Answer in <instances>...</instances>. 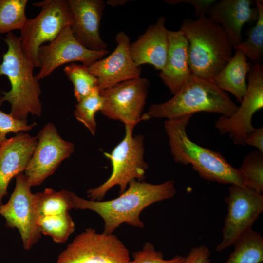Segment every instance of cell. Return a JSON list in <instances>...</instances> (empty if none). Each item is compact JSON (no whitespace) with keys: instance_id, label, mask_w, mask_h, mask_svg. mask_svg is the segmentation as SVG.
Segmentation results:
<instances>
[{"instance_id":"obj_1","label":"cell","mask_w":263,"mask_h":263,"mask_svg":"<svg viewBox=\"0 0 263 263\" xmlns=\"http://www.w3.org/2000/svg\"><path fill=\"white\" fill-rule=\"evenodd\" d=\"M176 192L173 180L158 184L132 180L124 192L112 200H87L73 192L72 198L74 209H88L98 214L104 222L103 232L110 234L123 223L143 228L141 212L153 203L172 198Z\"/></svg>"},{"instance_id":"obj_2","label":"cell","mask_w":263,"mask_h":263,"mask_svg":"<svg viewBox=\"0 0 263 263\" xmlns=\"http://www.w3.org/2000/svg\"><path fill=\"white\" fill-rule=\"evenodd\" d=\"M192 116L184 115L167 119L164 122L174 160L185 165H191L206 180L244 186L238 169L233 167L220 152L201 146L188 137L186 127Z\"/></svg>"},{"instance_id":"obj_3","label":"cell","mask_w":263,"mask_h":263,"mask_svg":"<svg viewBox=\"0 0 263 263\" xmlns=\"http://www.w3.org/2000/svg\"><path fill=\"white\" fill-rule=\"evenodd\" d=\"M179 30L188 42L191 74L212 80L232 57L233 47L225 31L206 15L195 19L186 18Z\"/></svg>"},{"instance_id":"obj_4","label":"cell","mask_w":263,"mask_h":263,"mask_svg":"<svg viewBox=\"0 0 263 263\" xmlns=\"http://www.w3.org/2000/svg\"><path fill=\"white\" fill-rule=\"evenodd\" d=\"M4 41L8 49L0 64V77H8L11 89L2 92L3 96H0V106L5 101L9 102L11 106L10 114L17 119L26 120L29 113L40 116L41 90L33 74L34 67L23 52L19 37L10 32Z\"/></svg>"},{"instance_id":"obj_5","label":"cell","mask_w":263,"mask_h":263,"mask_svg":"<svg viewBox=\"0 0 263 263\" xmlns=\"http://www.w3.org/2000/svg\"><path fill=\"white\" fill-rule=\"evenodd\" d=\"M228 94L212 80L190 74L180 90L166 102L154 104L145 113L148 119H172L197 112L217 113L229 117L238 109Z\"/></svg>"},{"instance_id":"obj_6","label":"cell","mask_w":263,"mask_h":263,"mask_svg":"<svg viewBox=\"0 0 263 263\" xmlns=\"http://www.w3.org/2000/svg\"><path fill=\"white\" fill-rule=\"evenodd\" d=\"M135 126L125 125L123 139L111 153L104 152L112 165V173L108 179L99 186L89 189L87 197L92 201H101L106 193L115 186L119 188V194L124 192L132 180L143 181L148 165L144 160V136H133Z\"/></svg>"},{"instance_id":"obj_7","label":"cell","mask_w":263,"mask_h":263,"mask_svg":"<svg viewBox=\"0 0 263 263\" xmlns=\"http://www.w3.org/2000/svg\"><path fill=\"white\" fill-rule=\"evenodd\" d=\"M41 8L34 18L28 19L19 36L23 52L34 68H39L38 51L43 43L54 40L67 26L73 17L68 0H45L35 2Z\"/></svg>"},{"instance_id":"obj_8","label":"cell","mask_w":263,"mask_h":263,"mask_svg":"<svg viewBox=\"0 0 263 263\" xmlns=\"http://www.w3.org/2000/svg\"><path fill=\"white\" fill-rule=\"evenodd\" d=\"M129 251L113 234L88 228L58 255L56 263H129Z\"/></svg>"},{"instance_id":"obj_9","label":"cell","mask_w":263,"mask_h":263,"mask_svg":"<svg viewBox=\"0 0 263 263\" xmlns=\"http://www.w3.org/2000/svg\"><path fill=\"white\" fill-rule=\"evenodd\" d=\"M227 214L222 230L223 238L216 250L221 252L233 245L252 229L263 211V195L244 186L230 185L225 198Z\"/></svg>"},{"instance_id":"obj_10","label":"cell","mask_w":263,"mask_h":263,"mask_svg":"<svg viewBox=\"0 0 263 263\" xmlns=\"http://www.w3.org/2000/svg\"><path fill=\"white\" fill-rule=\"evenodd\" d=\"M149 80L139 77L125 81L100 91L103 99L102 114L125 125L136 124L148 120L143 111L150 87Z\"/></svg>"},{"instance_id":"obj_11","label":"cell","mask_w":263,"mask_h":263,"mask_svg":"<svg viewBox=\"0 0 263 263\" xmlns=\"http://www.w3.org/2000/svg\"><path fill=\"white\" fill-rule=\"evenodd\" d=\"M31 187L24 174L17 175L15 188L9 201L0 205V215L5 219L6 226L18 229L26 250L31 249L41 234Z\"/></svg>"},{"instance_id":"obj_12","label":"cell","mask_w":263,"mask_h":263,"mask_svg":"<svg viewBox=\"0 0 263 263\" xmlns=\"http://www.w3.org/2000/svg\"><path fill=\"white\" fill-rule=\"evenodd\" d=\"M36 137L37 145L24 170L31 187L41 184L53 174L75 150L74 144L63 139L51 122L43 127Z\"/></svg>"},{"instance_id":"obj_13","label":"cell","mask_w":263,"mask_h":263,"mask_svg":"<svg viewBox=\"0 0 263 263\" xmlns=\"http://www.w3.org/2000/svg\"><path fill=\"white\" fill-rule=\"evenodd\" d=\"M263 108V67L251 64L248 84L241 105L230 117L220 116L215 127L221 134H227L236 145H245L247 134L254 128L251 120L254 114Z\"/></svg>"},{"instance_id":"obj_14","label":"cell","mask_w":263,"mask_h":263,"mask_svg":"<svg viewBox=\"0 0 263 263\" xmlns=\"http://www.w3.org/2000/svg\"><path fill=\"white\" fill-rule=\"evenodd\" d=\"M109 52L108 50L95 51L85 48L75 38L71 26H67L54 40L39 47L38 58L40 69L36 78L38 80L45 78L69 62L79 61L88 67Z\"/></svg>"},{"instance_id":"obj_15","label":"cell","mask_w":263,"mask_h":263,"mask_svg":"<svg viewBox=\"0 0 263 263\" xmlns=\"http://www.w3.org/2000/svg\"><path fill=\"white\" fill-rule=\"evenodd\" d=\"M115 41L116 47L109 56L87 67L97 79L99 91L140 77L141 67L135 64L130 54L129 37L120 31L116 34Z\"/></svg>"},{"instance_id":"obj_16","label":"cell","mask_w":263,"mask_h":263,"mask_svg":"<svg viewBox=\"0 0 263 263\" xmlns=\"http://www.w3.org/2000/svg\"><path fill=\"white\" fill-rule=\"evenodd\" d=\"M68 2L73 17L71 29L77 41L91 50H106L107 44L99 33L105 2L102 0H68Z\"/></svg>"},{"instance_id":"obj_17","label":"cell","mask_w":263,"mask_h":263,"mask_svg":"<svg viewBox=\"0 0 263 263\" xmlns=\"http://www.w3.org/2000/svg\"><path fill=\"white\" fill-rule=\"evenodd\" d=\"M37 143L36 137L20 132L0 144V205L11 180L25 170Z\"/></svg>"},{"instance_id":"obj_18","label":"cell","mask_w":263,"mask_h":263,"mask_svg":"<svg viewBox=\"0 0 263 263\" xmlns=\"http://www.w3.org/2000/svg\"><path fill=\"white\" fill-rule=\"evenodd\" d=\"M252 0H221L208 10L207 17L225 31L234 49L243 41L242 29L246 23L256 21L257 8H252Z\"/></svg>"},{"instance_id":"obj_19","label":"cell","mask_w":263,"mask_h":263,"mask_svg":"<svg viewBox=\"0 0 263 263\" xmlns=\"http://www.w3.org/2000/svg\"><path fill=\"white\" fill-rule=\"evenodd\" d=\"M165 22L164 17L158 18L136 41L130 43V54L137 66L150 64L160 71L164 68L169 48Z\"/></svg>"},{"instance_id":"obj_20","label":"cell","mask_w":263,"mask_h":263,"mask_svg":"<svg viewBox=\"0 0 263 263\" xmlns=\"http://www.w3.org/2000/svg\"><path fill=\"white\" fill-rule=\"evenodd\" d=\"M169 48L166 63L159 77L174 94L190 74L188 63V42L181 31L168 30Z\"/></svg>"},{"instance_id":"obj_21","label":"cell","mask_w":263,"mask_h":263,"mask_svg":"<svg viewBox=\"0 0 263 263\" xmlns=\"http://www.w3.org/2000/svg\"><path fill=\"white\" fill-rule=\"evenodd\" d=\"M250 66L251 63L247 61L244 51L237 49L225 67L212 80L220 89L231 93L241 103L246 91V76Z\"/></svg>"},{"instance_id":"obj_22","label":"cell","mask_w":263,"mask_h":263,"mask_svg":"<svg viewBox=\"0 0 263 263\" xmlns=\"http://www.w3.org/2000/svg\"><path fill=\"white\" fill-rule=\"evenodd\" d=\"M34 204L38 218L69 212L73 209L72 192L47 188L33 194Z\"/></svg>"},{"instance_id":"obj_23","label":"cell","mask_w":263,"mask_h":263,"mask_svg":"<svg viewBox=\"0 0 263 263\" xmlns=\"http://www.w3.org/2000/svg\"><path fill=\"white\" fill-rule=\"evenodd\" d=\"M233 251L225 263H261L263 261V238L252 228L233 244Z\"/></svg>"},{"instance_id":"obj_24","label":"cell","mask_w":263,"mask_h":263,"mask_svg":"<svg viewBox=\"0 0 263 263\" xmlns=\"http://www.w3.org/2000/svg\"><path fill=\"white\" fill-rule=\"evenodd\" d=\"M27 0H0V34L21 30L28 18L25 14Z\"/></svg>"},{"instance_id":"obj_25","label":"cell","mask_w":263,"mask_h":263,"mask_svg":"<svg viewBox=\"0 0 263 263\" xmlns=\"http://www.w3.org/2000/svg\"><path fill=\"white\" fill-rule=\"evenodd\" d=\"M38 224L40 232L51 237L56 243H63L75 229V225L69 212L39 217Z\"/></svg>"},{"instance_id":"obj_26","label":"cell","mask_w":263,"mask_h":263,"mask_svg":"<svg viewBox=\"0 0 263 263\" xmlns=\"http://www.w3.org/2000/svg\"><path fill=\"white\" fill-rule=\"evenodd\" d=\"M257 19L255 26L250 30L248 37L236 48L242 50L254 63L261 64L263 60V0H256Z\"/></svg>"},{"instance_id":"obj_27","label":"cell","mask_w":263,"mask_h":263,"mask_svg":"<svg viewBox=\"0 0 263 263\" xmlns=\"http://www.w3.org/2000/svg\"><path fill=\"white\" fill-rule=\"evenodd\" d=\"M238 170L244 186L262 194L263 192V153L254 150L243 160Z\"/></svg>"},{"instance_id":"obj_28","label":"cell","mask_w":263,"mask_h":263,"mask_svg":"<svg viewBox=\"0 0 263 263\" xmlns=\"http://www.w3.org/2000/svg\"><path fill=\"white\" fill-rule=\"evenodd\" d=\"M103 107V99L97 87L78 102L74 114L75 118L83 124L92 135H94L97 128L95 115L97 112H101Z\"/></svg>"},{"instance_id":"obj_29","label":"cell","mask_w":263,"mask_h":263,"mask_svg":"<svg viewBox=\"0 0 263 263\" xmlns=\"http://www.w3.org/2000/svg\"><path fill=\"white\" fill-rule=\"evenodd\" d=\"M64 72L74 85V95L78 102L97 87V79L83 64L67 65Z\"/></svg>"},{"instance_id":"obj_30","label":"cell","mask_w":263,"mask_h":263,"mask_svg":"<svg viewBox=\"0 0 263 263\" xmlns=\"http://www.w3.org/2000/svg\"><path fill=\"white\" fill-rule=\"evenodd\" d=\"M185 257L176 255L166 260L163 253L156 250L152 243L146 242L141 250L133 253V259L129 263H181Z\"/></svg>"},{"instance_id":"obj_31","label":"cell","mask_w":263,"mask_h":263,"mask_svg":"<svg viewBox=\"0 0 263 263\" xmlns=\"http://www.w3.org/2000/svg\"><path fill=\"white\" fill-rule=\"evenodd\" d=\"M34 122L28 124L27 120H19L0 110V144L7 140L6 135L11 132L16 134L31 131L36 125Z\"/></svg>"},{"instance_id":"obj_32","label":"cell","mask_w":263,"mask_h":263,"mask_svg":"<svg viewBox=\"0 0 263 263\" xmlns=\"http://www.w3.org/2000/svg\"><path fill=\"white\" fill-rule=\"evenodd\" d=\"M169 4L181 3H189L194 8V15L196 19L206 16L209 9L217 1L216 0H165Z\"/></svg>"},{"instance_id":"obj_33","label":"cell","mask_w":263,"mask_h":263,"mask_svg":"<svg viewBox=\"0 0 263 263\" xmlns=\"http://www.w3.org/2000/svg\"><path fill=\"white\" fill-rule=\"evenodd\" d=\"M211 253L205 245L192 248L181 263H211Z\"/></svg>"},{"instance_id":"obj_34","label":"cell","mask_w":263,"mask_h":263,"mask_svg":"<svg viewBox=\"0 0 263 263\" xmlns=\"http://www.w3.org/2000/svg\"><path fill=\"white\" fill-rule=\"evenodd\" d=\"M245 144L255 147L263 153V127L253 129L247 134Z\"/></svg>"},{"instance_id":"obj_35","label":"cell","mask_w":263,"mask_h":263,"mask_svg":"<svg viewBox=\"0 0 263 263\" xmlns=\"http://www.w3.org/2000/svg\"><path fill=\"white\" fill-rule=\"evenodd\" d=\"M127 1L128 0H110L107 1V3L112 6H115L117 5H122Z\"/></svg>"}]
</instances>
